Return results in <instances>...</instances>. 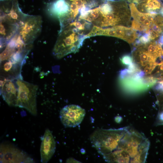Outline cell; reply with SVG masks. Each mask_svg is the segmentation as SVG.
Masks as SVG:
<instances>
[{
    "mask_svg": "<svg viewBox=\"0 0 163 163\" xmlns=\"http://www.w3.org/2000/svg\"><path fill=\"white\" fill-rule=\"evenodd\" d=\"M90 140L109 163H144L150 145L143 134L128 126L98 129L91 134Z\"/></svg>",
    "mask_w": 163,
    "mask_h": 163,
    "instance_id": "cell-1",
    "label": "cell"
},
{
    "mask_svg": "<svg viewBox=\"0 0 163 163\" xmlns=\"http://www.w3.org/2000/svg\"><path fill=\"white\" fill-rule=\"evenodd\" d=\"M113 8L106 13H101L96 7L89 10L84 19L98 27L117 25L128 26L130 23L131 12L124 0L113 1Z\"/></svg>",
    "mask_w": 163,
    "mask_h": 163,
    "instance_id": "cell-2",
    "label": "cell"
},
{
    "mask_svg": "<svg viewBox=\"0 0 163 163\" xmlns=\"http://www.w3.org/2000/svg\"><path fill=\"white\" fill-rule=\"evenodd\" d=\"M0 44H6L17 33L26 14L20 8L18 0H0Z\"/></svg>",
    "mask_w": 163,
    "mask_h": 163,
    "instance_id": "cell-3",
    "label": "cell"
},
{
    "mask_svg": "<svg viewBox=\"0 0 163 163\" xmlns=\"http://www.w3.org/2000/svg\"><path fill=\"white\" fill-rule=\"evenodd\" d=\"M88 38L84 30L71 23L60 28L59 35L53 49V55L57 59L78 51L84 40Z\"/></svg>",
    "mask_w": 163,
    "mask_h": 163,
    "instance_id": "cell-4",
    "label": "cell"
},
{
    "mask_svg": "<svg viewBox=\"0 0 163 163\" xmlns=\"http://www.w3.org/2000/svg\"><path fill=\"white\" fill-rule=\"evenodd\" d=\"M16 79L18 91L17 107L25 109L32 115H36L38 86L24 81L22 78Z\"/></svg>",
    "mask_w": 163,
    "mask_h": 163,
    "instance_id": "cell-5",
    "label": "cell"
},
{
    "mask_svg": "<svg viewBox=\"0 0 163 163\" xmlns=\"http://www.w3.org/2000/svg\"><path fill=\"white\" fill-rule=\"evenodd\" d=\"M42 20L40 15L26 14L20 23L18 33L26 44H32L42 30Z\"/></svg>",
    "mask_w": 163,
    "mask_h": 163,
    "instance_id": "cell-6",
    "label": "cell"
},
{
    "mask_svg": "<svg viewBox=\"0 0 163 163\" xmlns=\"http://www.w3.org/2000/svg\"><path fill=\"white\" fill-rule=\"evenodd\" d=\"M85 114V110L80 106L71 104L66 106L61 109L59 117L65 127H74L81 123Z\"/></svg>",
    "mask_w": 163,
    "mask_h": 163,
    "instance_id": "cell-7",
    "label": "cell"
},
{
    "mask_svg": "<svg viewBox=\"0 0 163 163\" xmlns=\"http://www.w3.org/2000/svg\"><path fill=\"white\" fill-rule=\"evenodd\" d=\"M0 163H30L33 160L13 145L3 143L0 145Z\"/></svg>",
    "mask_w": 163,
    "mask_h": 163,
    "instance_id": "cell-8",
    "label": "cell"
},
{
    "mask_svg": "<svg viewBox=\"0 0 163 163\" xmlns=\"http://www.w3.org/2000/svg\"><path fill=\"white\" fill-rule=\"evenodd\" d=\"M99 35L114 37L123 39L129 43H132L139 37L136 30L131 27L117 25L106 28H101Z\"/></svg>",
    "mask_w": 163,
    "mask_h": 163,
    "instance_id": "cell-9",
    "label": "cell"
},
{
    "mask_svg": "<svg viewBox=\"0 0 163 163\" xmlns=\"http://www.w3.org/2000/svg\"><path fill=\"white\" fill-rule=\"evenodd\" d=\"M70 7L69 13L60 20V23L64 25L74 21L78 17L79 10L87 5L97 4L101 0H65Z\"/></svg>",
    "mask_w": 163,
    "mask_h": 163,
    "instance_id": "cell-10",
    "label": "cell"
},
{
    "mask_svg": "<svg viewBox=\"0 0 163 163\" xmlns=\"http://www.w3.org/2000/svg\"><path fill=\"white\" fill-rule=\"evenodd\" d=\"M55 149L56 143L52 132L47 129L42 137L40 146L41 162H48L54 154Z\"/></svg>",
    "mask_w": 163,
    "mask_h": 163,
    "instance_id": "cell-11",
    "label": "cell"
},
{
    "mask_svg": "<svg viewBox=\"0 0 163 163\" xmlns=\"http://www.w3.org/2000/svg\"><path fill=\"white\" fill-rule=\"evenodd\" d=\"M13 80L4 78L0 81L1 94L8 105L17 107L18 91Z\"/></svg>",
    "mask_w": 163,
    "mask_h": 163,
    "instance_id": "cell-12",
    "label": "cell"
},
{
    "mask_svg": "<svg viewBox=\"0 0 163 163\" xmlns=\"http://www.w3.org/2000/svg\"><path fill=\"white\" fill-rule=\"evenodd\" d=\"M131 15L133 19L137 21L144 30L143 33L149 34L150 26L154 21L157 14L142 13L137 9L134 3L129 5Z\"/></svg>",
    "mask_w": 163,
    "mask_h": 163,
    "instance_id": "cell-13",
    "label": "cell"
},
{
    "mask_svg": "<svg viewBox=\"0 0 163 163\" xmlns=\"http://www.w3.org/2000/svg\"><path fill=\"white\" fill-rule=\"evenodd\" d=\"M1 75L5 78L13 80L22 78L21 72L22 65L10 59L0 62Z\"/></svg>",
    "mask_w": 163,
    "mask_h": 163,
    "instance_id": "cell-14",
    "label": "cell"
},
{
    "mask_svg": "<svg viewBox=\"0 0 163 163\" xmlns=\"http://www.w3.org/2000/svg\"><path fill=\"white\" fill-rule=\"evenodd\" d=\"M48 9L52 14L59 20L69 13L70 7L65 0H56L50 4Z\"/></svg>",
    "mask_w": 163,
    "mask_h": 163,
    "instance_id": "cell-15",
    "label": "cell"
},
{
    "mask_svg": "<svg viewBox=\"0 0 163 163\" xmlns=\"http://www.w3.org/2000/svg\"><path fill=\"white\" fill-rule=\"evenodd\" d=\"M163 6V4L159 0H144L138 3L136 7L142 13L158 14V11Z\"/></svg>",
    "mask_w": 163,
    "mask_h": 163,
    "instance_id": "cell-16",
    "label": "cell"
},
{
    "mask_svg": "<svg viewBox=\"0 0 163 163\" xmlns=\"http://www.w3.org/2000/svg\"><path fill=\"white\" fill-rule=\"evenodd\" d=\"M137 47L133 53L134 59L141 66L144 67L151 63L156 62V59L145 50L142 44L137 46Z\"/></svg>",
    "mask_w": 163,
    "mask_h": 163,
    "instance_id": "cell-17",
    "label": "cell"
},
{
    "mask_svg": "<svg viewBox=\"0 0 163 163\" xmlns=\"http://www.w3.org/2000/svg\"><path fill=\"white\" fill-rule=\"evenodd\" d=\"M145 50L156 59L163 56V50L161 46L155 41H151L145 44H142Z\"/></svg>",
    "mask_w": 163,
    "mask_h": 163,
    "instance_id": "cell-18",
    "label": "cell"
},
{
    "mask_svg": "<svg viewBox=\"0 0 163 163\" xmlns=\"http://www.w3.org/2000/svg\"><path fill=\"white\" fill-rule=\"evenodd\" d=\"M158 63L156 62L151 63L147 65L144 68V72L145 74H149L154 69Z\"/></svg>",
    "mask_w": 163,
    "mask_h": 163,
    "instance_id": "cell-19",
    "label": "cell"
},
{
    "mask_svg": "<svg viewBox=\"0 0 163 163\" xmlns=\"http://www.w3.org/2000/svg\"><path fill=\"white\" fill-rule=\"evenodd\" d=\"M122 63L125 65H129L133 63V59L130 55H125L120 59Z\"/></svg>",
    "mask_w": 163,
    "mask_h": 163,
    "instance_id": "cell-20",
    "label": "cell"
},
{
    "mask_svg": "<svg viewBox=\"0 0 163 163\" xmlns=\"http://www.w3.org/2000/svg\"><path fill=\"white\" fill-rule=\"evenodd\" d=\"M127 69L129 74H132L139 71L137 65L133 62L129 65Z\"/></svg>",
    "mask_w": 163,
    "mask_h": 163,
    "instance_id": "cell-21",
    "label": "cell"
},
{
    "mask_svg": "<svg viewBox=\"0 0 163 163\" xmlns=\"http://www.w3.org/2000/svg\"><path fill=\"white\" fill-rule=\"evenodd\" d=\"M158 71L157 73H159V72H163V61L161 62L158 64Z\"/></svg>",
    "mask_w": 163,
    "mask_h": 163,
    "instance_id": "cell-22",
    "label": "cell"
},
{
    "mask_svg": "<svg viewBox=\"0 0 163 163\" xmlns=\"http://www.w3.org/2000/svg\"><path fill=\"white\" fill-rule=\"evenodd\" d=\"M155 89L161 93H163V86L161 83H159L156 85Z\"/></svg>",
    "mask_w": 163,
    "mask_h": 163,
    "instance_id": "cell-23",
    "label": "cell"
},
{
    "mask_svg": "<svg viewBox=\"0 0 163 163\" xmlns=\"http://www.w3.org/2000/svg\"><path fill=\"white\" fill-rule=\"evenodd\" d=\"M158 43L161 46H163V34L160 36L158 40Z\"/></svg>",
    "mask_w": 163,
    "mask_h": 163,
    "instance_id": "cell-24",
    "label": "cell"
},
{
    "mask_svg": "<svg viewBox=\"0 0 163 163\" xmlns=\"http://www.w3.org/2000/svg\"><path fill=\"white\" fill-rule=\"evenodd\" d=\"M144 0H127V1L131 3H136L138 4L139 2Z\"/></svg>",
    "mask_w": 163,
    "mask_h": 163,
    "instance_id": "cell-25",
    "label": "cell"
},
{
    "mask_svg": "<svg viewBox=\"0 0 163 163\" xmlns=\"http://www.w3.org/2000/svg\"><path fill=\"white\" fill-rule=\"evenodd\" d=\"M159 83H161L163 86V80L160 81Z\"/></svg>",
    "mask_w": 163,
    "mask_h": 163,
    "instance_id": "cell-26",
    "label": "cell"
},
{
    "mask_svg": "<svg viewBox=\"0 0 163 163\" xmlns=\"http://www.w3.org/2000/svg\"><path fill=\"white\" fill-rule=\"evenodd\" d=\"M106 0L108 1H114V0Z\"/></svg>",
    "mask_w": 163,
    "mask_h": 163,
    "instance_id": "cell-27",
    "label": "cell"
},
{
    "mask_svg": "<svg viewBox=\"0 0 163 163\" xmlns=\"http://www.w3.org/2000/svg\"><path fill=\"white\" fill-rule=\"evenodd\" d=\"M161 111H163V110H161Z\"/></svg>",
    "mask_w": 163,
    "mask_h": 163,
    "instance_id": "cell-28",
    "label": "cell"
}]
</instances>
